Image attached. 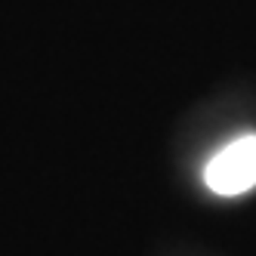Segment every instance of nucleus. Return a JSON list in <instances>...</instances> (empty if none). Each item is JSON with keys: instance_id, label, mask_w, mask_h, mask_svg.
Masks as SVG:
<instances>
[{"instance_id": "f257e3e1", "label": "nucleus", "mask_w": 256, "mask_h": 256, "mask_svg": "<svg viewBox=\"0 0 256 256\" xmlns=\"http://www.w3.org/2000/svg\"><path fill=\"white\" fill-rule=\"evenodd\" d=\"M207 186L216 194H244L256 186V136H241L226 145L204 170Z\"/></svg>"}]
</instances>
